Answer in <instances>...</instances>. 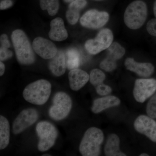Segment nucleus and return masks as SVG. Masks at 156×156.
Wrapping results in <instances>:
<instances>
[{
  "label": "nucleus",
  "mask_w": 156,
  "mask_h": 156,
  "mask_svg": "<svg viewBox=\"0 0 156 156\" xmlns=\"http://www.w3.org/2000/svg\"><path fill=\"white\" fill-rule=\"evenodd\" d=\"M125 65L127 69L143 77L150 76L154 71V67L151 63L136 62L132 58H126Z\"/></svg>",
  "instance_id": "ddd939ff"
},
{
  "label": "nucleus",
  "mask_w": 156,
  "mask_h": 156,
  "mask_svg": "<svg viewBox=\"0 0 156 156\" xmlns=\"http://www.w3.org/2000/svg\"><path fill=\"white\" fill-rule=\"evenodd\" d=\"M50 26L49 36L51 40L56 41H61L67 38V31L62 18L57 17L53 20L50 22Z\"/></svg>",
  "instance_id": "2eb2a0df"
},
{
  "label": "nucleus",
  "mask_w": 156,
  "mask_h": 156,
  "mask_svg": "<svg viewBox=\"0 0 156 156\" xmlns=\"http://www.w3.org/2000/svg\"><path fill=\"white\" fill-rule=\"evenodd\" d=\"M13 5V2L11 0H3L1 2L0 9L5 10L10 8Z\"/></svg>",
  "instance_id": "2f4dec72"
},
{
  "label": "nucleus",
  "mask_w": 156,
  "mask_h": 156,
  "mask_svg": "<svg viewBox=\"0 0 156 156\" xmlns=\"http://www.w3.org/2000/svg\"><path fill=\"white\" fill-rule=\"evenodd\" d=\"M99 66L101 69L104 70L105 71L110 72L116 69L117 62L110 61L105 58L100 62Z\"/></svg>",
  "instance_id": "a878e982"
},
{
  "label": "nucleus",
  "mask_w": 156,
  "mask_h": 156,
  "mask_svg": "<svg viewBox=\"0 0 156 156\" xmlns=\"http://www.w3.org/2000/svg\"><path fill=\"white\" fill-rule=\"evenodd\" d=\"M156 91V80L139 79L134 83L133 95L136 101L143 103Z\"/></svg>",
  "instance_id": "6e6552de"
},
{
  "label": "nucleus",
  "mask_w": 156,
  "mask_h": 156,
  "mask_svg": "<svg viewBox=\"0 0 156 156\" xmlns=\"http://www.w3.org/2000/svg\"><path fill=\"white\" fill-rule=\"evenodd\" d=\"M13 55V53L9 50L0 49V59L1 61L6 60L8 58H11Z\"/></svg>",
  "instance_id": "7c9ffc66"
},
{
  "label": "nucleus",
  "mask_w": 156,
  "mask_h": 156,
  "mask_svg": "<svg viewBox=\"0 0 156 156\" xmlns=\"http://www.w3.org/2000/svg\"><path fill=\"white\" fill-rule=\"evenodd\" d=\"M53 104L49 110L50 118L56 121L64 119L71 110L72 101L69 95L64 92H57L53 100Z\"/></svg>",
  "instance_id": "423d86ee"
},
{
  "label": "nucleus",
  "mask_w": 156,
  "mask_h": 156,
  "mask_svg": "<svg viewBox=\"0 0 156 156\" xmlns=\"http://www.w3.org/2000/svg\"><path fill=\"white\" fill-rule=\"evenodd\" d=\"M38 112L35 109L23 110L14 120L12 131L14 134H20L27 128L36 122L38 119Z\"/></svg>",
  "instance_id": "9d476101"
},
{
  "label": "nucleus",
  "mask_w": 156,
  "mask_h": 156,
  "mask_svg": "<svg viewBox=\"0 0 156 156\" xmlns=\"http://www.w3.org/2000/svg\"><path fill=\"white\" fill-rule=\"evenodd\" d=\"M113 34L111 30L105 28L99 32L95 38L88 40L85 48L88 53L95 55L107 49L112 43Z\"/></svg>",
  "instance_id": "0eeeda50"
},
{
  "label": "nucleus",
  "mask_w": 156,
  "mask_h": 156,
  "mask_svg": "<svg viewBox=\"0 0 156 156\" xmlns=\"http://www.w3.org/2000/svg\"><path fill=\"white\" fill-rule=\"evenodd\" d=\"M51 85L49 81L40 80L29 84L23 92L26 101L35 105L44 104L50 97Z\"/></svg>",
  "instance_id": "f03ea898"
},
{
  "label": "nucleus",
  "mask_w": 156,
  "mask_h": 156,
  "mask_svg": "<svg viewBox=\"0 0 156 156\" xmlns=\"http://www.w3.org/2000/svg\"><path fill=\"white\" fill-rule=\"evenodd\" d=\"M10 141V125L9 121L3 116L0 117V149L7 147Z\"/></svg>",
  "instance_id": "6ab92c4d"
},
{
  "label": "nucleus",
  "mask_w": 156,
  "mask_h": 156,
  "mask_svg": "<svg viewBox=\"0 0 156 156\" xmlns=\"http://www.w3.org/2000/svg\"><path fill=\"white\" fill-rule=\"evenodd\" d=\"M33 48L36 53L46 59L53 58L58 52L56 45L48 39L41 37H38L34 40Z\"/></svg>",
  "instance_id": "f8f14e48"
},
{
  "label": "nucleus",
  "mask_w": 156,
  "mask_h": 156,
  "mask_svg": "<svg viewBox=\"0 0 156 156\" xmlns=\"http://www.w3.org/2000/svg\"><path fill=\"white\" fill-rule=\"evenodd\" d=\"M11 39L18 62L23 65L34 63L35 61L34 53L24 32L19 29L14 31Z\"/></svg>",
  "instance_id": "f257e3e1"
},
{
  "label": "nucleus",
  "mask_w": 156,
  "mask_h": 156,
  "mask_svg": "<svg viewBox=\"0 0 156 156\" xmlns=\"http://www.w3.org/2000/svg\"><path fill=\"white\" fill-rule=\"evenodd\" d=\"M5 71V64L1 61L0 62V76L3 75Z\"/></svg>",
  "instance_id": "473e14b6"
},
{
  "label": "nucleus",
  "mask_w": 156,
  "mask_h": 156,
  "mask_svg": "<svg viewBox=\"0 0 156 156\" xmlns=\"http://www.w3.org/2000/svg\"><path fill=\"white\" fill-rule=\"evenodd\" d=\"M96 91L98 95L105 96L110 94L112 92V89L109 86L101 83L96 87Z\"/></svg>",
  "instance_id": "bb28decb"
},
{
  "label": "nucleus",
  "mask_w": 156,
  "mask_h": 156,
  "mask_svg": "<svg viewBox=\"0 0 156 156\" xmlns=\"http://www.w3.org/2000/svg\"><path fill=\"white\" fill-rule=\"evenodd\" d=\"M120 103L121 101L118 97L112 95L106 96L94 100L91 110L94 113H99L110 108L119 106Z\"/></svg>",
  "instance_id": "dca6fc26"
},
{
  "label": "nucleus",
  "mask_w": 156,
  "mask_h": 156,
  "mask_svg": "<svg viewBox=\"0 0 156 156\" xmlns=\"http://www.w3.org/2000/svg\"><path fill=\"white\" fill-rule=\"evenodd\" d=\"M66 59V68L70 70L78 68L82 61L80 54L77 50L74 48H71L67 50Z\"/></svg>",
  "instance_id": "aec40b11"
},
{
  "label": "nucleus",
  "mask_w": 156,
  "mask_h": 156,
  "mask_svg": "<svg viewBox=\"0 0 156 156\" xmlns=\"http://www.w3.org/2000/svg\"><path fill=\"white\" fill-rule=\"evenodd\" d=\"M120 139L116 134L109 135L104 147V152L107 156H126L120 149Z\"/></svg>",
  "instance_id": "a211bd4d"
},
{
  "label": "nucleus",
  "mask_w": 156,
  "mask_h": 156,
  "mask_svg": "<svg viewBox=\"0 0 156 156\" xmlns=\"http://www.w3.org/2000/svg\"><path fill=\"white\" fill-rule=\"evenodd\" d=\"M36 130L39 138L38 149L40 151H47L55 144L58 131L52 123L42 121L37 124Z\"/></svg>",
  "instance_id": "39448f33"
},
{
  "label": "nucleus",
  "mask_w": 156,
  "mask_h": 156,
  "mask_svg": "<svg viewBox=\"0 0 156 156\" xmlns=\"http://www.w3.org/2000/svg\"><path fill=\"white\" fill-rule=\"evenodd\" d=\"M87 5V1L86 0H75L70 4L69 8L76 9L80 11L84 9Z\"/></svg>",
  "instance_id": "cd10ccee"
},
{
  "label": "nucleus",
  "mask_w": 156,
  "mask_h": 156,
  "mask_svg": "<svg viewBox=\"0 0 156 156\" xmlns=\"http://www.w3.org/2000/svg\"><path fill=\"white\" fill-rule=\"evenodd\" d=\"M104 136L101 129L91 127L87 130L79 146V151L83 156H98L101 154V147Z\"/></svg>",
  "instance_id": "7ed1b4c3"
},
{
  "label": "nucleus",
  "mask_w": 156,
  "mask_h": 156,
  "mask_svg": "<svg viewBox=\"0 0 156 156\" xmlns=\"http://www.w3.org/2000/svg\"><path fill=\"white\" fill-rule=\"evenodd\" d=\"M108 54L106 59L114 62L120 59L124 56L126 53L125 48L117 42L112 43L107 49Z\"/></svg>",
  "instance_id": "412c9836"
},
{
  "label": "nucleus",
  "mask_w": 156,
  "mask_h": 156,
  "mask_svg": "<svg viewBox=\"0 0 156 156\" xmlns=\"http://www.w3.org/2000/svg\"><path fill=\"white\" fill-rule=\"evenodd\" d=\"M69 86L73 91H77L87 83L89 76L86 72L80 69L71 70L69 73Z\"/></svg>",
  "instance_id": "4468645a"
},
{
  "label": "nucleus",
  "mask_w": 156,
  "mask_h": 156,
  "mask_svg": "<svg viewBox=\"0 0 156 156\" xmlns=\"http://www.w3.org/2000/svg\"><path fill=\"white\" fill-rule=\"evenodd\" d=\"M147 30L151 35L156 37V18L151 19L148 22Z\"/></svg>",
  "instance_id": "c85d7f7f"
},
{
  "label": "nucleus",
  "mask_w": 156,
  "mask_h": 156,
  "mask_svg": "<svg viewBox=\"0 0 156 156\" xmlns=\"http://www.w3.org/2000/svg\"><path fill=\"white\" fill-rule=\"evenodd\" d=\"M147 15L146 4L141 0H136L126 8L124 14V22L128 28L138 29L144 24Z\"/></svg>",
  "instance_id": "20e7f679"
},
{
  "label": "nucleus",
  "mask_w": 156,
  "mask_h": 156,
  "mask_svg": "<svg viewBox=\"0 0 156 156\" xmlns=\"http://www.w3.org/2000/svg\"><path fill=\"white\" fill-rule=\"evenodd\" d=\"M95 1H102V0H95Z\"/></svg>",
  "instance_id": "4c0bfd02"
},
{
  "label": "nucleus",
  "mask_w": 156,
  "mask_h": 156,
  "mask_svg": "<svg viewBox=\"0 0 156 156\" xmlns=\"http://www.w3.org/2000/svg\"><path fill=\"white\" fill-rule=\"evenodd\" d=\"M43 156H51L50 155V154H44V155H42Z\"/></svg>",
  "instance_id": "e433bc0d"
},
{
  "label": "nucleus",
  "mask_w": 156,
  "mask_h": 156,
  "mask_svg": "<svg viewBox=\"0 0 156 156\" xmlns=\"http://www.w3.org/2000/svg\"><path fill=\"white\" fill-rule=\"evenodd\" d=\"M105 78L106 76L104 73L98 69L92 70L89 76L90 83L95 87H97L98 85L103 83Z\"/></svg>",
  "instance_id": "5701e85b"
},
{
  "label": "nucleus",
  "mask_w": 156,
  "mask_h": 156,
  "mask_svg": "<svg viewBox=\"0 0 156 156\" xmlns=\"http://www.w3.org/2000/svg\"><path fill=\"white\" fill-rule=\"evenodd\" d=\"M140 156H148L149 155L148 154H147L143 153V154H140Z\"/></svg>",
  "instance_id": "f704fd0d"
},
{
  "label": "nucleus",
  "mask_w": 156,
  "mask_h": 156,
  "mask_svg": "<svg viewBox=\"0 0 156 156\" xmlns=\"http://www.w3.org/2000/svg\"><path fill=\"white\" fill-rule=\"evenodd\" d=\"M154 16L156 17V0L155 1L154 5Z\"/></svg>",
  "instance_id": "72a5a7b5"
},
{
  "label": "nucleus",
  "mask_w": 156,
  "mask_h": 156,
  "mask_svg": "<svg viewBox=\"0 0 156 156\" xmlns=\"http://www.w3.org/2000/svg\"><path fill=\"white\" fill-rule=\"evenodd\" d=\"M134 126L136 131L144 134L153 142H156V122L154 119L141 115L135 119Z\"/></svg>",
  "instance_id": "9b49d317"
},
{
  "label": "nucleus",
  "mask_w": 156,
  "mask_h": 156,
  "mask_svg": "<svg viewBox=\"0 0 156 156\" xmlns=\"http://www.w3.org/2000/svg\"><path fill=\"white\" fill-rule=\"evenodd\" d=\"M75 0H64L65 2H73Z\"/></svg>",
  "instance_id": "c9c22d12"
},
{
  "label": "nucleus",
  "mask_w": 156,
  "mask_h": 156,
  "mask_svg": "<svg viewBox=\"0 0 156 156\" xmlns=\"http://www.w3.org/2000/svg\"><path fill=\"white\" fill-rule=\"evenodd\" d=\"M146 112L148 116L156 119V93L153 95L147 104Z\"/></svg>",
  "instance_id": "b1692460"
},
{
  "label": "nucleus",
  "mask_w": 156,
  "mask_h": 156,
  "mask_svg": "<svg viewBox=\"0 0 156 156\" xmlns=\"http://www.w3.org/2000/svg\"><path fill=\"white\" fill-rule=\"evenodd\" d=\"M40 6L43 10H48L51 16L57 14L59 8L58 0H40Z\"/></svg>",
  "instance_id": "4be33fe9"
},
{
  "label": "nucleus",
  "mask_w": 156,
  "mask_h": 156,
  "mask_svg": "<svg viewBox=\"0 0 156 156\" xmlns=\"http://www.w3.org/2000/svg\"><path fill=\"white\" fill-rule=\"evenodd\" d=\"M109 19L108 13L95 9L87 11L80 19L82 26L88 28L97 29L106 24Z\"/></svg>",
  "instance_id": "1a4fd4ad"
},
{
  "label": "nucleus",
  "mask_w": 156,
  "mask_h": 156,
  "mask_svg": "<svg viewBox=\"0 0 156 156\" xmlns=\"http://www.w3.org/2000/svg\"><path fill=\"white\" fill-rule=\"evenodd\" d=\"M49 67L51 73L56 76L64 74L66 68V59L62 51L58 50L55 56L51 58Z\"/></svg>",
  "instance_id": "f3484780"
},
{
  "label": "nucleus",
  "mask_w": 156,
  "mask_h": 156,
  "mask_svg": "<svg viewBox=\"0 0 156 156\" xmlns=\"http://www.w3.org/2000/svg\"><path fill=\"white\" fill-rule=\"evenodd\" d=\"M1 49L8 50L10 44L7 35L4 34L1 36Z\"/></svg>",
  "instance_id": "c756f323"
},
{
  "label": "nucleus",
  "mask_w": 156,
  "mask_h": 156,
  "mask_svg": "<svg viewBox=\"0 0 156 156\" xmlns=\"http://www.w3.org/2000/svg\"><path fill=\"white\" fill-rule=\"evenodd\" d=\"M66 17L70 24L74 25L78 22L80 17V11L69 8L66 12Z\"/></svg>",
  "instance_id": "393cba45"
}]
</instances>
